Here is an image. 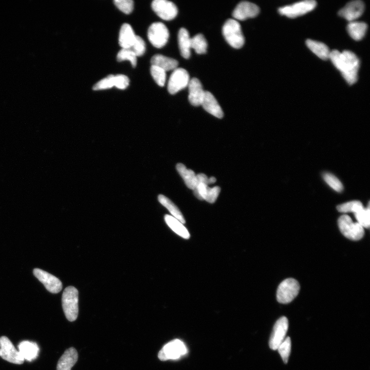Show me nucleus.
<instances>
[{
    "label": "nucleus",
    "instance_id": "nucleus-1",
    "mask_svg": "<svg viewBox=\"0 0 370 370\" xmlns=\"http://www.w3.org/2000/svg\"><path fill=\"white\" fill-rule=\"evenodd\" d=\"M329 59L341 73L349 85L354 84L358 79L359 60L356 55L349 50L342 52L337 50L330 51Z\"/></svg>",
    "mask_w": 370,
    "mask_h": 370
},
{
    "label": "nucleus",
    "instance_id": "nucleus-2",
    "mask_svg": "<svg viewBox=\"0 0 370 370\" xmlns=\"http://www.w3.org/2000/svg\"><path fill=\"white\" fill-rule=\"evenodd\" d=\"M223 35L227 43L232 47L239 49L245 43L240 24L234 19H228L222 28Z\"/></svg>",
    "mask_w": 370,
    "mask_h": 370
},
{
    "label": "nucleus",
    "instance_id": "nucleus-3",
    "mask_svg": "<svg viewBox=\"0 0 370 370\" xmlns=\"http://www.w3.org/2000/svg\"><path fill=\"white\" fill-rule=\"evenodd\" d=\"M62 307L67 319L75 321L78 314V291L73 286L66 287L62 297Z\"/></svg>",
    "mask_w": 370,
    "mask_h": 370
},
{
    "label": "nucleus",
    "instance_id": "nucleus-4",
    "mask_svg": "<svg viewBox=\"0 0 370 370\" xmlns=\"http://www.w3.org/2000/svg\"><path fill=\"white\" fill-rule=\"evenodd\" d=\"M338 224L342 234L350 240H358L364 235V228L357 222H353L347 215L344 214L340 216Z\"/></svg>",
    "mask_w": 370,
    "mask_h": 370
},
{
    "label": "nucleus",
    "instance_id": "nucleus-5",
    "mask_svg": "<svg viewBox=\"0 0 370 370\" xmlns=\"http://www.w3.org/2000/svg\"><path fill=\"white\" fill-rule=\"evenodd\" d=\"M300 290L299 282L292 278L283 281L279 285L276 291V299L282 304L291 302L298 294Z\"/></svg>",
    "mask_w": 370,
    "mask_h": 370
},
{
    "label": "nucleus",
    "instance_id": "nucleus-6",
    "mask_svg": "<svg viewBox=\"0 0 370 370\" xmlns=\"http://www.w3.org/2000/svg\"><path fill=\"white\" fill-rule=\"evenodd\" d=\"M317 3L313 0H306L299 2L290 5L280 7L279 12L282 15L290 18H294L303 15L313 10Z\"/></svg>",
    "mask_w": 370,
    "mask_h": 370
},
{
    "label": "nucleus",
    "instance_id": "nucleus-7",
    "mask_svg": "<svg viewBox=\"0 0 370 370\" xmlns=\"http://www.w3.org/2000/svg\"><path fill=\"white\" fill-rule=\"evenodd\" d=\"M187 352V347L184 343L178 339L173 340L160 349L158 354V358L161 361L177 359Z\"/></svg>",
    "mask_w": 370,
    "mask_h": 370
},
{
    "label": "nucleus",
    "instance_id": "nucleus-8",
    "mask_svg": "<svg viewBox=\"0 0 370 370\" xmlns=\"http://www.w3.org/2000/svg\"><path fill=\"white\" fill-rule=\"evenodd\" d=\"M147 37L154 47L160 48L167 43L169 32L164 24L160 22L154 23L149 28Z\"/></svg>",
    "mask_w": 370,
    "mask_h": 370
},
{
    "label": "nucleus",
    "instance_id": "nucleus-9",
    "mask_svg": "<svg viewBox=\"0 0 370 370\" xmlns=\"http://www.w3.org/2000/svg\"><path fill=\"white\" fill-rule=\"evenodd\" d=\"M188 71L182 68H176L172 72L168 83V90L174 95L188 86L190 81Z\"/></svg>",
    "mask_w": 370,
    "mask_h": 370
},
{
    "label": "nucleus",
    "instance_id": "nucleus-10",
    "mask_svg": "<svg viewBox=\"0 0 370 370\" xmlns=\"http://www.w3.org/2000/svg\"><path fill=\"white\" fill-rule=\"evenodd\" d=\"M0 356L5 360L14 364H21L24 361L18 350L6 336L0 338Z\"/></svg>",
    "mask_w": 370,
    "mask_h": 370
},
{
    "label": "nucleus",
    "instance_id": "nucleus-11",
    "mask_svg": "<svg viewBox=\"0 0 370 370\" xmlns=\"http://www.w3.org/2000/svg\"><path fill=\"white\" fill-rule=\"evenodd\" d=\"M151 5L153 10L162 20L170 21L177 15V7L171 1L155 0L152 2Z\"/></svg>",
    "mask_w": 370,
    "mask_h": 370
},
{
    "label": "nucleus",
    "instance_id": "nucleus-12",
    "mask_svg": "<svg viewBox=\"0 0 370 370\" xmlns=\"http://www.w3.org/2000/svg\"><path fill=\"white\" fill-rule=\"evenodd\" d=\"M288 328V321L286 317L279 318L273 328L269 339V345L272 350H276L280 344L285 338Z\"/></svg>",
    "mask_w": 370,
    "mask_h": 370
},
{
    "label": "nucleus",
    "instance_id": "nucleus-13",
    "mask_svg": "<svg viewBox=\"0 0 370 370\" xmlns=\"http://www.w3.org/2000/svg\"><path fill=\"white\" fill-rule=\"evenodd\" d=\"M33 272L34 276L50 292L57 293L61 290L62 282L55 276L39 268L34 269Z\"/></svg>",
    "mask_w": 370,
    "mask_h": 370
},
{
    "label": "nucleus",
    "instance_id": "nucleus-14",
    "mask_svg": "<svg viewBox=\"0 0 370 370\" xmlns=\"http://www.w3.org/2000/svg\"><path fill=\"white\" fill-rule=\"evenodd\" d=\"M260 13L259 7L251 2L243 1L237 4L232 12V16L237 20L244 21L256 16ZM234 19V20H235Z\"/></svg>",
    "mask_w": 370,
    "mask_h": 370
},
{
    "label": "nucleus",
    "instance_id": "nucleus-15",
    "mask_svg": "<svg viewBox=\"0 0 370 370\" xmlns=\"http://www.w3.org/2000/svg\"><path fill=\"white\" fill-rule=\"evenodd\" d=\"M364 4L361 1H353L347 3L339 11V15L346 20L354 21L359 18L363 13Z\"/></svg>",
    "mask_w": 370,
    "mask_h": 370
},
{
    "label": "nucleus",
    "instance_id": "nucleus-16",
    "mask_svg": "<svg viewBox=\"0 0 370 370\" xmlns=\"http://www.w3.org/2000/svg\"><path fill=\"white\" fill-rule=\"evenodd\" d=\"M193 191L194 195L198 199L214 203L219 195L220 188L218 186L210 188L205 183L198 182Z\"/></svg>",
    "mask_w": 370,
    "mask_h": 370
},
{
    "label": "nucleus",
    "instance_id": "nucleus-17",
    "mask_svg": "<svg viewBox=\"0 0 370 370\" xmlns=\"http://www.w3.org/2000/svg\"><path fill=\"white\" fill-rule=\"evenodd\" d=\"M188 86V100L190 103L194 106L201 105L205 91L200 81L197 78H193L190 80Z\"/></svg>",
    "mask_w": 370,
    "mask_h": 370
},
{
    "label": "nucleus",
    "instance_id": "nucleus-18",
    "mask_svg": "<svg viewBox=\"0 0 370 370\" xmlns=\"http://www.w3.org/2000/svg\"><path fill=\"white\" fill-rule=\"evenodd\" d=\"M203 109L218 118L224 116L223 111L214 96L209 91H205L201 103Z\"/></svg>",
    "mask_w": 370,
    "mask_h": 370
},
{
    "label": "nucleus",
    "instance_id": "nucleus-19",
    "mask_svg": "<svg viewBox=\"0 0 370 370\" xmlns=\"http://www.w3.org/2000/svg\"><path fill=\"white\" fill-rule=\"evenodd\" d=\"M78 355L73 347L67 349L59 360L57 370H71L78 360Z\"/></svg>",
    "mask_w": 370,
    "mask_h": 370
},
{
    "label": "nucleus",
    "instance_id": "nucleus-20",
    "mask_svg": "<svg viewBox=\"0 0 370 370\" xmlns=\"http://www.w3.org/2000/svg\"><path fill=\"white\" fill-rule=\"evenodd\" d=\"M17 347L24 359L28 361L34 360L38 356L40 349L35 342L23 341L18 344Z\"/></svg>",
    "mask_w": 370,
    "mask_h": 370
},
{
    "label": "nucleus",
    "instance_id": "nucleus-21",
    "mask_svg": "<svg viewBox=\"0 0 370 370\" xmlns=\"http://www.w3.org/2000/svg\"><path fill=\"white\" fill-rule=\"evenodd\" d=\"M191 39L188 30L181 28L178 33V46L181 56L189 59L191 55Z\"/></svg>",
    "mask_w": 370,
    "mask_h": 370
},
{
    "label": "nucleus",
    "instance_id": "nucleus-22",
    "mask_svg": "<svg viewBox=\"0 0 370 370\" xmlns=\"http://www.w3.org/2000/svg\"><path fill=\"white\" fill-rule=\"evenodd\" d=\"M135 37L136 35L131 25L126 23L123 24L121 27L119 36V43L122 48H130Z\"/></svg>",
    "mask_w": 370,
    "mask_h": 370
},
{
    "label": "nucleus",
    "instance_id": "nucleus-23",
    "mask_svg": "<svg viewBox=\"0 0 370 370\" xmlns=\"http://www.w3.org/2000/svg\"><path fill=\"white\" fill-rule=\"evenodd\" d=\"M151 63L152 65L159 67L165 71L174 70L178 65V62L176 60L161 54L154 55L151 58Z\"/></svg>",
    "mask_w": 370,
    "mask_h": 370
},
{
    "label": "nucleus",
    "instance_id": "nucleus-24",
    "mask_svg": "<svg viewBox=\"0 0 370 370\" xmlns=\"http://www.w3.org/2000/svg\"><path fill=\"white\" fill-rule=\"evenodd\" d=\"M176 168L187 187L192 190L195 189L197 183L195 172L191 169H187L186 166L181 163H177Z\"/></svg>",
    "mask_w": 370,
    "mask_h": 370
},
{
    "label": "nucleus",
    "instance_id": "nucleus-25",
    "mask_svg": "<svg viewBox=\"0 0 370 370\" xmlns=\"http://www.w3.org/2000/svg\"><path fill=\"white\" fill-rule=\"evenodd\" d=\"M306 44L308 48L319 58L323 60L329 59L331 51L325 44L308 39L306 41Z\"/></svg>",
    "mask_w": 370,
    "mask_h": 370
},
{
    "label": "nucleus",
    "instance_id": "nucleus-26",
    "mask_svg": "<svg viewBox=\"0 0 370 370\" xmlns=\"http://www.w3.org/2000/svg\"><path fill=\"white\" fill-rule=\"evenodd\" d=\"M367 28L366 23L360 22H350L347 26L349 35L356 41L361 40L364 36Z\"/></svg>",
    "mask_w": 370,
    "mask_h": 370
},
{
    "label": "nucleus",
    "instance_id": "nucleus-27",
    "mask_svg": "<svg viewBox=\"0 0 370 370\" xmlns=\"http://www.w3.org/2000/svg\"><path fill=\"white\" fill-rule=\"evenodd\" d=\"M164 220L168 226L177 234L186 239L190 238L188 230L179 220L167 214L164 216Z\"/></svg>",
    "mask_w": 370,
    "mask_h": 370
},
{
    "label": "nucleus",
    "instance_id": "nucleus-28",
    "mask_svg": "<svg viewBox=\"0 0 370 370\" xmlns=\"http://www.w3.org/2000/svg\"><path fill=\"white\" fill-rule=\"evenodd\" d=\"M159 202L165 207L172 215V216L179 220L182 224H184L186 220L181 212L170 199L163 195L160 194L158 196Z\"/></svg>",
    "mask_w": 370,
    "mask_h": 370
},
{
    "label": "nucleus",
    "instance_id": "nucleus-29",
    "mask_svg": "<svg viewBox=\"0 0 370 370\" xmlns=\"http://www.w3.org/2000/svg\"><path fill=\"white\" fill-rule=\"evenodd\" d=\"M191 47L198 54L206 53L208 43L202 34H197L191 39Z\"/></svg>",
    "mask_w": 370,
    "mask_h": 370
},
{
    "label": "nucleus",
    "instance_id": "nucleus-30",
    "mask_svg": "<svg viewBox=\"0 0 370 370\" xmlns=\"http://www.w3.org/2000/svg\"><path fill=\"white\" fill-rule=\"evenodd\" d=\"M337 209L342 213L353 212L355 214L364 209V207L360 201L353 200L340 204L337 206Z\"/></svg>",
    "mask_w": 370,
    "mask_h": 370
},
{
    "label": "nucleus",
    "instance_id": "nucleus-31",
    "mask_svg": "<svg viewBox=\"0 0 370 370\" xmlns=\"http://www.w3.org/2000/svg\"><path fill=\"white\" fill-rule=\"evenodd\" d=\"M323 178L326 183L337 192H341L343 186L340 180L330 173L325 172L323 174Z\"/></svg>",
    "mask_w": 370,
    "mask_h": 370
},
{
    "label": "nucleus",
    "instance_id": "nucleus-32",
    "mask_svg": "<svg viewBox=\"0 0 370 370\" xmlns=\"http://www.w3.org/2000/svg\"><path fill=\"white\" fill-rule=\"evenodd\" d=\"M369 206L368 203L367 208H364L359 212L354 214L357 223L364 228H368L370 226V210Z\"/></svg>",
    "mask_w": 370,
    "mask_h": 370
},
{
    "label": "nucleus",
    "instance_id": "nucleus-33",
    "mask_svg": "<svg viewBox=\"0 0 370 370\" xmlns=\"http://www.w3.org/2000/svg\"><path fill=\"white\" fill-rule=\"evenodd\" d=\"M151 74L155 82L160 86H163L166 80V71L161 68L151 65Z\"/></svg>",
    "mask_w": 370,
    "mask_h": 370
},
{
    "label": "nucleus",
    "instance_id": "nucleus-34",
    "mask_svg": "<svg viewBox=\"0 0 370 370\" xmlns=\"http://www.w3.org/2000/svg\"><path fill=\"white\" fill-rule=\"evenodd\" d=\"M117 60L118 62L128 60L133 67H135L137 65V57L134 52L128 48H122L117 55Z\"/></svg>",
    "mask_w": 370,
    "mask_h": 370
},
{
    "label": "nucleus",
    "instance_id": "nucleus-35",
    "mask_svg": "<svg viewBox=\"0 0 370 370\" xmlns=\"http://www.w3.org/2000/svg\"><path fill=\"white\" fill-rule=\"evenodd\" d=\"M285 363L288 362L291 351V340L289 337L284 339L277 348Z\"/></svg>",
    "mask_w": 370,
    "mask_h": 370
},
{
    "label": "nucleus",
    "instance_id": "nucleus-36",
    "mask_svg": "<svg viewBox=\"0 0 370 370\" xmlns=\"http://www.w3.org/2000/svg\"><path fill=\"white\" fill-rule=\"evenodd\" d=\"M128 49L131 50L136 57L141 56L145 51V43L140 36L136 35L133 44Z\"/></svg>",
    "mask_w": 370,
    "mask_h": 370
},
{
    "label": "nucleus",
    "instance_id": "nucleus-37",
    "mask_svg": "<svg viewBox=\"0 0 370 370\" xmlns=\"http://www.w3.org/2000/svg\"><path fill=\"white\" fill-rule=\"evenodd\" d=\"M114 75H110L95 84L92 89L95 90L110 88L114 86Z\"/></svg>",
    "mask_w": 370,
    "mask_h": 370
},
{
    "label": "nucleus",
    "instance_id": "nucleus-38",
    "mask_svg": "<svg viewBox=\"0 0 370 370\" xmlns=\"http://www.w3.org/2000/svg\"><path fill=\"white\" fill-rule=\"evenodd\" d=\"M116 7L125 14L131 13L134 8V2L132 0H115Z\"/></svg>",
    "mask_w": 370,
    "mask_h": 370
},
{
    "label": "nucleus",
    "instance_id": "nucleus-39",
    "mask_svg": "<svg viewBox=\"0 0 370 370\" xmlns=\"http://www.w3.org/2000/svg\"><path fill=\"white\" fill-rule=\"evenodd\" d=\"M128 78L123 75H117L114 76V86L120 89H125L129 85Z\"/></svg>",
    "mask_w": 370,
    "mask_h": 370
}]
</instances>
